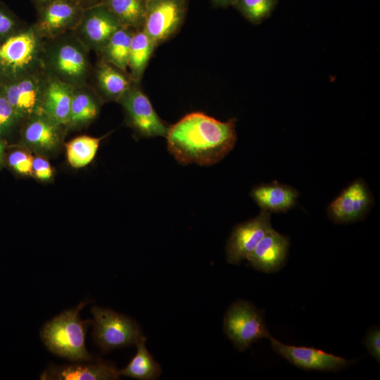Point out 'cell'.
Listing matches in <instances>:
<instances>
[{
	"instance_id": "13",
	"label": "cell",
	"mask_w": 380,
	"mask_h": 380,
	"mask_svg": "<svg viewBox=\"0 0 380 380\" xmlns=\"http://www.w3.org/2000/svg\"><path fill=\"white\" fill-rule=\"evenodd\" d=\"M268 338L277 353L291 364L303 369L338 372L353 362L315 348L286 345L272 336Z\"/></svg>"
},
{
	"instance_id": "24",
	"label": "cell",
	"mask_w": 380,
	"mask_h": 380,
	"mask_svg": "<svg viewBox=\"0 0 380 380\" xmlns=\"http://www.w3.org/2000/svg\"><path fill=\"white\" fill-rule=\"evenodd\" d=\"M145 342L146 338L142 336L135 343L137 353L124 369L118 370L120 376L141 380H153L160 377L162 369L148 353Z\"/></svg>"
},
{
	"instance_id": "5",
	"label": "cell",
	"mask_w": 380,
	"mask_h": 380,
	"mask_svg": "<svg viewBox=\"0 0 380 380\" xmlns=\"http://www.w3.org/2000/svg\"><path fill=\"white\" fill-rule=\"evenodd\" d=\"M223 328L239 351L247 349L259 339L271 336L260 312L246 300L236 301L229 308L224 317Z\"/></svg>"
},
{
	"instance_id": "17",
	"label": "cell",
	"mask_w": 380,
	"mask_h": 380,
	"mask_svg": "<svg viewBox=\"0 0 380 380\" xmlns=\"http://www.w3.org/2000/svg\"><path fill=\"white\" fill-rule=\"evenodd\" d=\"M118 370L102 360L92 363L49 366L41 374L46 380H113L119 379Z\"/></svg>"
},
{
	"instance_id": "35",
	"label": "cell",
	"mask_w": 380,
	"mask_h": 380,
	"mask_svg": "<svg viewBox=\"0 0 380 380\" xmlns=\"http://www.w3.org/2000/svg\"><path fill=\"white\" fill-rule=\"evenodd\" d=\"M5 156V143L2 138L0 137V167L4 161Z\"/></svg>"
},
{
	"instance_id": "19",
	"label": "cell",
	"mask_w": 380,
	"mask_h": 380,
	"mask_svg": "<svg viewBox=\"0 0 380 380\" xmlns=\"http://www.w3.org/2000/svg\"><path fill=\"white\" fill-rule=\"evenodd\" d=\"M74 89L75 87L48 75L42 111L67 129Z\"/></svg>"
},
{
	"instance_id": "33",
	"label": "cell",
	"mask_w": 380,
	"mask_h": 380,
	"mask_svg": "<svg viewBox=\"0 0 380 380\" xmlns=\"http://www.w3.org/2000/svg\"><path fill=\"white\" fill-rule=\"evenodd\" d=\"M77 5L81 6L83 9L91 6L92 5L98 4L100 0H72Z\"/></svg>"
},
{
	"instance_id": "4",
	"label": "cell",
	"mask_w": 380,
	"mask_h": 380,
	"mask_svg": "<svg viewBox=\"0 0 380 380\" xmlns=\"http://www.w3.org/2000/svg\"><path fill=\"white\" fill-rule=\"evenodd\" d=\"M86 304L81 303L63 312L43 327L41 338L51 352L72 361H94L85 346V322L80 318V312Z\"/></svg>"
},
{
	"instance_id": "29",
	"label": "cell",
	"mask_w": 380,
	"mask_h": 380,
	"mask_svg": "<svg viewBox=\"0 0 380 380\" xmlns=\"http://www.w3.org/2000/svg\"><path fill=\"white\" fill-rule=\"evenodd\" d=\"M33 158L30 151L23 146L13 148L4 156L8 166L23 176L32 175Z\"/></svg>"
},
{
	"instance_id": "36",
	"label": "cell",
	"mask_w": 380,
	"mask_h": 380,
	"mask_svg": "<svg viewBox=\"0 0 380 380\" xmlns=\"http://www.w3.org/2000/svg\"><path fill=\"white\" fill-rule=\"evenodd\" d=\"M37 8H40L56 0H33Z\"/></svg>"
},
{
	"instance_id": "7",
	"label": "cell",
	"mask_w": 380,
	"mask_h": 380,
	"mask_svg": "<svg viewBox=\"0 0 380 380\" xmlns=\"http://www.w3.org/2000/svg\"><path fill=\"white\" fill-rule=\"evenodd\" d=\"M125 115L126 123L141 137H165L170 125L155 110L139 83L134 82L118 101Z\"/></svg>"
},
{
	"instance_id": "14",
	"label": "cell",
	"mask_w": 380,
	"mask_h": 380,
	"mask_svg": "<svg viewBox=\"0 0 380 380\" xmlns=\"http://www.w3.org/2000/svg\"><path fill=\"white\" fill-rule=\"evenodd\" d=\"M271 228L270 213L262 210L257 217L237 224L226 245L228 262L239 265L246 259Z\"/></svg>"
},
{
	"instance_id": "8",
	"label": "cell",
	"mask_w": 380,
	"mask_h": 380,
	"mask_svg": "<svg viewBox=\"0 0 380 380\" xmlns=\"http://www.w3.org/2000/svg\"><path fill=\"white\" fill-rule=\"evenodd\" d=\"M187 8L188 0H147L142 29L158 46L179 31Z\"/></svg>"
},
{
	"instance_id": "15",
	"label": "cell",
	"mask_w": 380,
	"mask_h": 380,
	"mask_svg": "<svg viewBox=\"0 0 380 380\" xmlns=\"http://www.w3.org/2000/svg\"><path fill=\"white\" fill-rule=\"evenodd\" d=\"M372 196L366 184L357 179L347 186L328 206L327 214L335 223L346 224L365 217Z\"/></svg>"
},
{
	"instance_id": "18",
	"label": "cell",
	"mask_w": 380,
	"mask_h": 380,
	"mask_svg": "<svg viewBox=\"0 0 380 380\" xmlns=\"http://www.w3.org/2000/svg\"><path fill=\"white\" fill-rule=\"evenodd\" d=\"M91 85L103 101H117L134 83L127 72L101 59L92 68Z\"/></svg>"
},
{
	"instance_id": "25",
	"label": "cell",
	"mask_w": 380,
	"mask_h": 380,
	"mask_svg": "<svg viewBox=\"0 0 380 380\" xmlns=\"http://www.w3.org/2000/svg\"><path fill=\"white\" fill-rule=\"evenodd\" d=\"M123 26L133 29L142 28L147 0H100Z\"/></svg>"
},
{
	"instance_id": "20",
	"label": "cell",
	"mask_w": 380,
	"mask_h": 380,
	"mask_svg": "<svg viewBox=\"0 0 380 380\" xmlns=\"http://www.w3.org/2000/svg\"><path fill=\"white\" fill-rule=\"evenodd\" d=\"M103 101L89 84L75 87L70 105L68 129H80L98 115Z\"/></svg>"
},
{
	"instance_id": "22",
	"label": "cell",
	"mask_w": 380,
	"mask_h": 380,
	"mask_svg": "<svg viewBox=\"0 0 380 380\" xmlns=\"http://www.w3.org/2000/svg\"><path fill=\"white\" fill-rule=\"evenodd\" d=\"M156 47L154 42L142 28L135 30L132 39L127 67V72L134 82H140Z\"/></svg>"
},
{
	"instance_id": "3",
	"label": "cell",
	"mask_w": 380,
	"mask_h": 380,
	"mask_svg": "<svg viewBox=\"0 0 380 380\" xmlns=\"http://www.w3.org/2000/svg\"><path fill=\"white\" fill-rule=\"evenodd\" d=\"M45 41L32 24L2 42L0 44V82L44 69Z\"/></svg>"
},
{
	"instance_id": "21",
	"label": "cell",
	"mask_w": 380,
	"mask_h": 380,
	"mask_svg": "<svg viewBox=\"0 0 380 380\" xmlns=\"http://www.w3.org/2000/svg\"><path fill=\"white\" fill-rule=\"evenodd\" d=\"M251 196L262 210L281 213L295 205L298 192L290 186L275 181L255 186Z\"/></svg>"
},
{
	"instance_id": "6",
	"label": "cell",
	"mask_w": 380,
	"mask_h": 380,
	"mask_svg": "<svg viewBox=\"0 0 380 380\" xmlns=\"http://www.w3.org/2000/svg\"><path fill=\"white\" fill-rule=\"evenodd\" d=\"M93 338L103 351L128 346L142 336L137 323L112 310L94 306Z\"/></svg>"
},
{
	"instance_id": "10",
	"label": "cell",
	"mask_w": 380,
	"mask_h": 380,
	"mask_svg": "<svg viewBox=\"0 0 380 380\" xmlns=\"http://www.w3.org/2000/svg\"><path fill=\"white\" fill-rule=\"evenodd\" d=\"M122 26L107 7L98 3L83 9L74 32L89 50L98 53Z\"/></svg>"
},
{
	"instance_id": "28",
	"label": "cell",
	"mask_w": 380,
	"mask_h": 380,
	"mask_svg": "<svg viewBox=\"0 0 380 380\" xmlns=\"http://www.w3.org/2000/svg\"><path fill=\"white\" fill-rule=\"evenodd\" d=\"M23 122L0 89V137L4 139L22 125Z\"/></svg>"
},
{
	"instance_id": "16",
	"label": "cell",
	"mask_w": 380,
	"mask_h": 380,
	"mask_svg": "<svg viewBox=\"0 0 380 380\" xmlns=\"http://www.w3.org/2000/svg\"><path fill=\"white\" fill-rule=\"evenodd\" d=\"M289 248V239L272 227L246 260L257 270L266 273L275 272L284 265Z\"/></svg>"
},
{
	"instance_id": "26",
	"label": "cell",
	"mask_w": 380,
	"mask_h": 380,
	"mask_svg": "<svg viewBox=\"0 0 380 380\" xmlns=\"http://www.w3.org/2000/svg\"><path fill=\"white\" fill-rule=\"evenodd\" d=\"M101 138L87 135L79 136L65 145L68 163L74 168H81L89 165L94 158Z\"/></svg>"
},
{
	"instance_id": "31",
	"label": "cell",
	"mask_w": 380,
	"mask_h": 380,
	"mask_svg": "<svg viewBox=\"0 0 380 380\" xmlns=\"http://www.w3.org/2000/svg\"><path fill=\"white\" fill-rule=\"evenodd\" d=\"M32 175L39 181L48 182L53 178V171L45 158L36 156L33 158Z\"/></svg>"
},
{
	"instance_id": "27",
	"label": "cell",
	"mask_w": 380,
	"mask_h": 380,
	"mask_svg": "<svg viewBox=\"0 0 380 380\" xmlns=\"http://www.w3.org/2000/svg\"><path fill=\"white\" fill-rule=\"evenodd\" d=\"M278 0H236L233 6L251 23L258 25L267 18Z\"/></svg>"
},
{
	"instance_id": "34",
	"label": "cell",
	"mask_w": 380,
	"mask_h": 380,
	"mask_svg": "<svg viewBox=\"0 0 380 380\" xmlns=\"http://www.w3.org/2000/svg\"><path fill=\"white\" fill-rule=\"evenodd\" d=\"M236 0H211L213 4L217 6L227 7L233 6Z\"/></svg>"
},
{
	"instance_id": "9",
	"label": "cell",
	"mask_w": 380,
	"mask_h": 380,
	"mask_svg": "<svg viewBox=\"0 0 380 380\" xmlns=\"http://www.w3.org/2000/svg\"><path fill=\"white\" fill-rule=\"evenodd\" d=\"M47 73L44 69L0 82V89L24 122L42 111Z\"/></svg>"
},
{
	"instance_id": "23",
	"label": "cell",
	"mask_w": 380,
	"mask_h": 380,
	"mask_svg": "<svg viewBox=\"0 0 380 380\" xmlns=\"http://www.w3.org/2000/svg\"><path fill=\"white\" fill-rule=\"evenodd\" d=\"M134 31L135 29L125 26L118 30L98 53L99 59L127 72L130 46Z\"/></svg>"
},
{
	"instance_id": "2",
	"label": "cell",
	"mask_w": 380,
	"mask_h": 380,
	"mask_svg": "<svg viewBox=\"0 0 380 380\" xmlns=\"http://www.w3.org/2000/svg\"><path fill=\"white\" fill-rule=\"evenodd\" d=\"M89 51L74 31L46 40L44 70L48 75L75 87L89 84L92 72Z\"/></svg>"
},
{
	"instance_id": "11",
	"label": "cell",
	"mask_w": 380,
	"mask_h": 380,
	"mask_svg": "<svg viewBox=\"0 0 380 380\" xmlns=\"http://www.w3.org/2000/svg\"><path fill=\"white\" fill-rule=\"evenodd\" d=\"M83 8L72 0H56L38 9L33 23L45 40L52 39L77 27Z\"/></svg>"
},
{
	"instance_id": "30",
	"label": "cell",
	"mask_w": 380,
	"mask_h": 380,
	"mask_svg": "<svg viewBox=\"0 0 380 380\" xmlns=\"http://www.w3.org/2000/svg\"><path fill=\"white\" fill-rule=\"evenodd\" d=\"M26 26L13 11L0 1V44Z\"/></svg>"
},
{
	"instance_id": "12",
	"label": "cell",
	"mask_w": 380,
	"mask_h": 380,
	"mask_svg": "<svg viewBox=\"0 0 380 380\" xmlns=\"http://www.w3.org/2000/svg\"><path fill=\"white\" fill-rule=\"evenodd\" d=\"M66 129L43 112L35 114L21 125L22 146L39 155L52 153L61 146Z\"/></svg>"
},
{
	"instance_id": "1",
	"label": "cell",
	"mask_w": 380,
	"mask_h": 380,
	"mask_svg": "<svg viewBox=\"0 0 380 380\" xmlns=\"http://www.w3.org/2000/svg\"><path fill=\"white\" fill-rule=\"evenodd\" d=\"M165 137L167 149L178 163L213 165L234 148L236 119L222 122L201 112L191 113L170 126Z\"/></svg>"
},
{
	"instance_id": "32",
	"label": "cell",
	"mask_w": 380,
	"mask_h": 380,
	"mask_svg": "<svg viewBox=\"0 0 380 380\" xmlns=\"http://www.w3.org/2000/svg\"><path fill=\"white\" fill-rule=\"evenodd\" d=\"M364 343L370 355L379 362L380 360V330L379 327H374L367 332Z\"/></svg>"
}]
</instances>
